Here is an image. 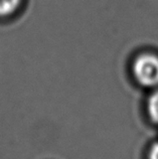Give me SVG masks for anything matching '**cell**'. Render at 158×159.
Returning <instances> with one entry per match:
<instances>
[{
    "mask_svg": "<svg viewBox=\"0 0 158 159\" xmlns=\"http://www.w3.org/2000/svg\"><path fill=\"white\" fill-rule=\"evenodd\" d=\"M148 159H158V142L151 146L148 154Z\"/></svg>",
    "mask_w": 158,
    "mask_h": 159,
    "instance_id": "cell-4",
    "label": "cell"
},
{
    "mask_svg": "<svg viewBox=\"0 0 158 159\" xmlns=\"http://www.w3.org/2000/svg\"><path fill=\"white\" fill-rule=\"evenodd\" d=\"M133 74L141 86H158V57L150 53L139 56L133 64Z\"/></svg>",
    "mask_w": 158,
    "mask_h": 159,
    "instance_id": "cell-1",
    "label": "cell"
},
{
    "mask_svg": "<svg viewBox=\"0 0 158 159\" xmlns=\"http://www.w3.org/2000/svg\"><path fill=\"white\" fill-rule=\"evenodd\" d=\"M22 0H0V17H8L18 11Z\"/></svg>",
    "mask_w": 158,
    "mask_h": 159,
    "instance_id": "cell-2",
    "label": "cell"
},
{
    "mask_svg": "<svg viewBox=\"0 0 158 159\" xmlns=\"http://www.w3.org/2000/svg\"><path fill=\"white\" fill-rule=\"evenodd\" d=\"M147 112L153 122L158 123V90L152 93L148 98Z\"/></svg>",
    "mask_w": 158,
    "mask_h": 159,
    "instance_id": "cell-3",
    "label": "cell"
}]
</instances>
